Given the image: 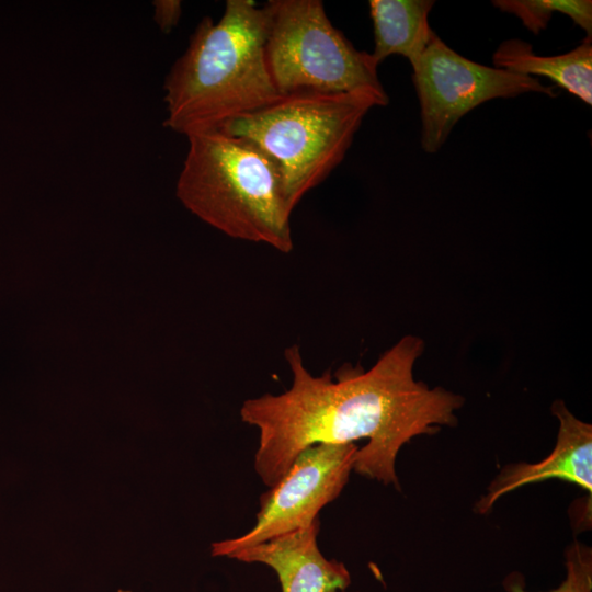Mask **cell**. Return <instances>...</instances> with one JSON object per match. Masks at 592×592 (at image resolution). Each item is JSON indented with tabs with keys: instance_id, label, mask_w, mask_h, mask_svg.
Masks as SVG:
<instances>
[{
	"instance_id": "cell-1",
	"label": "cell",
	"mask_w": 592,
	"mask_h": 592,
	"mask_svg": "<svg viewBox=\"0 0 592 592\" xmlns=\"http://www.w3.org/2000/svg\"><path fill=\"white\" fill-rule=\"evenodd\" d=\"M423 342L406 335L368 369L344 364L332 376H314L298 345L285 350L293 382L282 394L246 400L243 422L259 431L254 469L269 488L298 454L318 443L345 444L367 439L356 452L353 470L398 487L396 458L411 439L455 425L464 398L415 380L413 367Z\"/></svg>"
},
{
	"instance_id": "cell-2",
	"label": "cell",
	"mask_w": 592,
	"mask_h": 592,
	"mask_svg": "<svg viewBox=\"0 0 592 592\" xmlns=\"http://www.w3.org/2000/svg\"><path fill=\"white\" fill-rule=\"evenodd\" d=\"M266 33V10L251 0H227L217 22L205 16L164 79V126L186 137L220 129L281 96Z\"/></svg>"
},
{
	"instance_id": "cell-3",
	"label": "cell",
	"mask_w": 592,
	"mask_h": 592,
	"mask_svg": "<svg viewBox=\"0 0 592 592\" xmlns=\"http://www.w3.org/2000/svg\"><path fill=\"white\" fill-rule=\"evenodd\" d=\"M177 196L198 218L239 240L293 250L291 214L274 162L247 138L220 129L187 137Z\"/></svg>"
},
{
	"instance_id": "cell-4",
	"label": "cell",
	"mask_w": 592,
	"mask_h": 592,
	"mask_svg": "<svg viewBox=\"0 0 592 592\" xmlns=\"http://www.w3.org/2000/svg\"><path fill=\"white\" fill-rule=\"evenodd\" d=\"M384 106L363 92L300 90L225 124L220 130L249 139L276 166L291 212L341 163L363 118Z\"/></svg>"
},
{
	"instance_id": "cell-5",
	"label": "cell",
	"mask_w": 592,
	"mask_h": 592,
	"mask_svg": "<svg viewBox=\"0 0 592 592\" xmlns=\"http://www.w3.org/2000/svg\"><path fill=\"white\" fill-rule=\"evenodd\" d=\"M264 8L266 62L280 94L363 92L388 103L378 64L332 25L320 0H270Z\"/></svg>"
},
{
	"instance_id": "cell-6",
	"label": "cell",
	"mask_w": 592,
	"mask_h": 592,
	"mask_svg": "<svg viewBox=\"0 0 592 592\" xmlns=\"http://www.w3.org/2000/svg\"><path fill=\"white\" fill-rule=\"evenodd\" d=\"M411 67L421 107V147L428 153L436 152L462 116L481 103L527 92L556 95L554 87L537 78L465 58L434 32Z\"/></svg>"
},
{
	"instance_id": "cell-7",
	"label": "cell",
	"mask_w": 592,
	"mask_h": 592,
	"mask_svg": "<svg viewBox=\"0 0 592 592\" xmlns=\"http://www.w3.org/2000/svg\"><path fill=\"white\" fill-rule=\"evenodd\" d=\"M358 447L318 443L301 451L285 475L260 497L254 526L239 537L212 544V556L232 554L310 526L346 485Z\"/></svg>"
},
{
	"instance_id": "cell-8",
	"label": "cell",
	"mask_w": 592,
	"mask_h": 592,
	"mask_svg": "<svg viewBox=\"0 0 592 592\" xmlns=\"http://www.w3.org/2000/svg\"><path fill=\"white\" fill-rule=\"evenodd\" d=\"M320 522L232 554L242 562H260L277 574L282 592H339L351 583L345 565L327 559L318 548Z\"/></svg>"
},
{
	"instance_id": "cell-9",
	"label": "cell",
	"mask_w": 592,
	"mask_h": 592,
	"mask_svg": "<svg viewBox=\"0 0 592 592\" xmlns=\"http://www.w3.org/2000/svg\"><path fill=\"white\" fill-rule=\"evenodd\" d=\"M551 412L559 422L554 451L536 464L506 466L490 483L487 494L478 501L476 509L479 513L488 512L503 494L549 478L576 483L591 497L592 426L576 418L561 400L553 403Z\"/></svg>"
},
{
	"instance_id": "cell-10",
	"label": "cell",
	"mask_w": 592,
	"mask_h": 592,
	"mask_svg": "<svg viewBox=\"0 0 592 592\" xmlns=\"http://www.w3.org/2000/svg\"><path fill=\"white\" fill-rule=\"evenodd\" d=\"M492 59L496 68L522 76L547 77L587 104H592L591 37L587 36L574 49L557 56H538L528 43L508 39L499 45Z\"/></svg>"
},
{
	"instance_id": "cell-11",
	"label": "cell",
	"mask_w": 592,
	"mask_h": 592,
	"mask_svg": "<svg viewBox=\"0 0 592 592\" xmlns=\"http://www.w3.org/2000/svg\"><path fill=\"white\" fill-rule=\"evenodd\" d=\"M432 0H371L374 50L379 65L390 55H401L412 65L425 49L433 31L429 24Z\"/></svg>"
},
{
	"instance_id": "cell-12",
	"label": "cell",
	"mask_w": 592,
	"mask_h": 592,
	"mask_svg": "<svg viewBox=\"0 0 592 592\" xmlns=\"http://www.w3.org/2000/svg\"><path fill=\"white\" fill-rule=\"evenodd\" d=\"M493 5L503 12L519 16L534 34L544 30L553 12L567 14L583 29L588 37L592 34V2L590 0H497Z\"/></svg>"
},
{
	"instance_id": "cell-13",
	"label": "cell",
	"mask_w": 592,
	"mask_h": 592,
	"mask_svg": "<svg viewBox=\"0 0 592 592\" xmlns=\"http://www.w3.org/2000/svg\"><path fill=\"white\" fill-rule=\"evenodd\" d=\"M506 592H528L519 583L510 584ZM546 592H592V553L581 544L573 543L566 553V578L555 589Z\"/></svg>"
},
{
	"instance_id": "cell-14",
	"label": "cell",
	"mask_w": 592,
	"mask_h": 592,
	"mask_svg": "<svg viewBox=\"0 0 592 592\" xmlns=\"http://www.w3.org/2000/svg\"><path fill=\"white\" fill-rule=\"evenodd\" d=\"M153 20L163 33L171 32L182 15V2L179 0H156L152 2Z\"/></svg>"
},
{
	"instance_id": "cell-15",
	"label": "cell",
	"mask_w": 592,
	"mask_h": 592,
	"mask_svg": "<svg viewBox=\"0 0 592 592\" xmlns=\"http://www.w3.org/2000/svg\"><path fill=\"white\" fill-rule=\"evenodd\" d=\"M117 592H132V591L119 589Z\"/></svg>"
}]
</instances>
